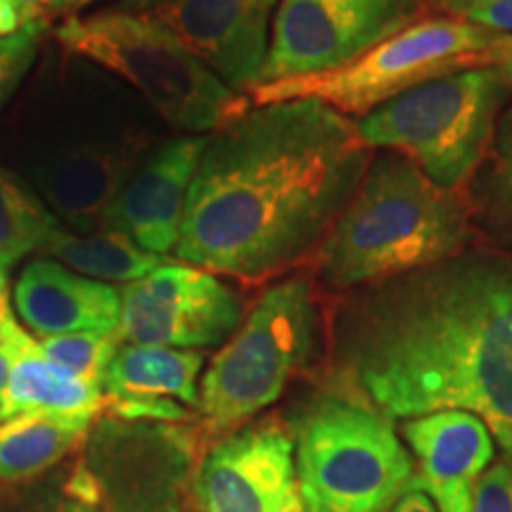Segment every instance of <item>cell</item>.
Here are the masks:
<instances>
[{
  "label": "cell",
  "instance_id": "6da1fadb",
  "mask_svg": "<svg viewBox=\"0 0 512 512\" xmlns=\"http://www.w3.org/2000/svg\"><path fill=\"white\" fill-rule=\"evenodd\" d=\"M337 368L389 420L465 411L512 458V259L465 254L349 299Z\"/></svg>",
  "mask_w": 512,
  "mask_h": 512
},
{
  "label": "cell",
  "instance_id": "7a4b0ae2",
  "mask_svg": "<svg viewBox=\"0 0 512 512\" xmlns=\"http://www.w3.org/2000/svg\"><path fill=\"white\" fill-rule=\"evenodd\" d=\"M370 164L356 121L325 102H271L211 133L174 256L238 280L273 278L316 254Z\"/></svg>",
  "mask_w": 512,
  "mask_h": 512
},
{
  "label": "cell",
  "instance_id": "3957f363",
  "mask_svg": "<svg viewBox=\"0 0 512 512\" xmlns=\"http://www.w3.org/2000/svg\"><path fill=\"white\" fill-rule=\"evenodd\" d=\"M10 119L5 169L74 233L102 230L107 209L150 157L164 124L147 102L98 64L48 55Z\"/></svg>",
  "mask_w": 512,
  "mask_h": 512
},
{
  "label": "cell",
  "instance_id": "277c9868",
  "mask_svg": "<svg viewBox=\"0 0 512 512\" xmlns=\"http://www.w3.org/2000/svg\"><path fill=\"white\" fill-rule=\"evenodd\" d=\"M470 238L465 204L394 152L366 176L316 249L320 283L368 287L460 254Z\"/></svg>",
  "mask_w": 512,
  "mask_h": 512
},
{
  "label": "cell",
  "instance_id": "5b68a950",
  "mask_svg": "<svg viewBox=\"0 0 512 512\" xmlns=\"http://www.w3.org/2000/svg\"><path fill=\"white\" fill-rule=\"evenodd\" d=\"M69 55L131 86L164 124L211 136L245 117L252 100L219 76L155 19L117 8L74 15L55 31Z\"/></svg>",
  "mask_w": 512,
  "mask_h": 512
},
{
  "label": "cell",
  "instance_id": "8992f818",
  "mask_svg": "<svg viewBox=\"0 0 512 512\" xmlns=\"http://www.w3.org/2000/svg\"><path fill=\"white\" fill-rule=\"evenodd\" d=\"M510 60L512 36L439 15L415 19L347 67L261 83L249 100L261 107L271 102L313 98L347 117L356 114L361 119L382 102L413 91L427 81L467 69L501 67Z\"/></svg>",
  "mask_w": 512,
  "mask_h": 512
},
{
  "label": "cell",
  "instance_id": "52a82bcc",
  "mask_svg": "<svg viewBox=\"0 0 512 512\" xmlns=\"http://www.w3.org/2000/svg\"><path fill=\"white\" fill-rule=\"evenodd\" d=\"M292 439L309 512H387L415 477L392 420L349 396H318Z\"/></svg>",
  "mask_w": 512,
  "mask_h": 512
},
{
  "label": "cell",
  "instance_id": "ba28073f",
  "mask_svg": "<svg viewBox=\"0 0 512 512\" xmlns=\"http://www.w3.org/2000/svg\"><path fill=\"white\" fill-rule=\"evenodd\" d=\"M510 95L498 67L467 69L382 102L356 126L368 147L394 152L456 190L482 164Z\"/></svg>",
  "mask_w": 512,
  "mask_h": 512
},
{
  "label": "cell",
  "instance_id": "9c48e42d",
  "mask_svg": "<svg viewBox=\"0 0 512 512\" xmlns=\"http://www.w3.org/2000/svg\"><path fill=\"white\" fill-rule=\"evenodd\" d=\"M316 330L309 273L268 287L204 370L197 403L204 430L233 432L273 406L311 358Z\"/></svg>",
  "mask_w": 512,
  "mask_h": 512
},
{
  "label": "cell",
  "instance_id": "30bf717a",
  "mask_svg": "<svg viewBox=\"0 0 512 512\" xmlns=\"http://www.w3.org/2000/svg\"><path fill=\"white\" fill-rule=\"evenodd\" d=\"M181 425L102 418L88 432L62 512H178L195 460Z\"/></svg>",
  "mask_w": 512,
  "mask_h": 512
},
{
  "label": "cell",
  "instance_id": "8fae6325",
  "mask_svg": "<svg viewBox=\"0 0 512 512\" xmlns=\"http://www.w3.org/2000/svg\"><path fill=\"white\" fill-rule=\"evenodd\" d=\"M422 10L425 0H278L261 83L347 67Z\"/></svg>",
  "mask_w": 512,
  "mask_h": 512
},
{
  "label": "cell",
  "instance_id": "7c38bea8",
  "mask_svg": "<svg viewBox=\"0 0 512 512\" xmlns=\"http://www.w3.org/2000/svg\"><path fill=\"white\" fill-rule=\"evenodd\" d=\"M121 290V344L200 351L226 342L242 323L238 292L190 264L157 266Z\"/></svg>",
  "mask_w": 512,
  "mask_h": 512
},
{
  "label": "cell",
  "instance_id": "4fadbf2b",
  "mask_svg": "<svg viewBox=\"0 0 512 512\" xmlns=\"http://www.w3.org/2000/svg\"><path fill=\"white\" fill-rule=\"evenodd\" d=\"M114 8L155 19L233 91L261 83L278 0H119Z\"/></svg>",
  "mask_w": 512,
  "mask_h": 512
},
{
  "label": "cell",
  "instance_id": "5bb4252c",
  "mask_svg": "<svg viewBox=\"0 0 512 512\" xmlns=\"http://www.w3.org/2000/svg\"><path fill=\"white\" fill-rule=\"evenodd\" d=\"M297 489L292 432L273 418L211 444L190 479L197 512H278Z\"/></svg>",
  "mask_w": 512,
  "mask_h": 512
},
{
  "label": "cell",
  "instance_id": "9a60e30c",
  "mask_svg": "<svg viewBox=\"0 0 512 512\" xmlns=\"http://www.w3.org/2000/svg\"><path fill=\"white\" fill-rule=\"evenodd\" d=\"M207 143L209 136L195 133L162 140L114 197L102 230L126 235L155 256L174 252L192 176Z\"/></svg>",
  "mask_w": 512,
  "mask_h": 512
},
{
  "label": "cell",
  "instance_id": "2e32d148",
  "mask_svg": "<svg viewBox=\"0 0 512 512\" xmlns=\"http://www.w3.org/2000/svg\"><path fill=\"white\" fill-rule=\"evenodd\" d=\"M403 439L418 458L415 477L439 512H472V491L494 460V434L465 411H437L403 420Z\"/></svg>",
  "mask_w": 512,
  "mask_h": 512
},
{
  "label": "cell",
  "instance_id": "e0dca14e",
  "mask_svg": "<svg viewBox=\"0 0 512 512\" xmlns=\"http://www.w3.org/2000/svg\"><path fill=\"white\" fill-rule=\"evenodd\" d=\"M12 299L24 328L41 339L119 328V287L86 278L50 259H34L19 271Z\"/></svg>",
  "mask_w": 512,
  "mask_h": 512
},
{
  "label": "cell",
  "instance_id": "ac0fdd59",
  "mask_svg": "<svg viewBox=\"0 0 512 512\" xmlns=\"http://www.w3.org/2000/svg\"><path fill=\"white\" fill-rule=\"evenodd\" d=\"M3 344L10 351L8 392H5L8 418L38 413L93 422L105 411L102 387L81 380L72 370L50 361L24 328L15 325Z\"/></svg>",
  "mask_w": 512,
  "mask_h": 512
},
{
  "label": "cell",
  "instance_id": "d6986e66",
  "mask_svg": "<svg viewBox=\"0 0 512 512\" xmlns=\"http://www.w3.org/2000/svg\"><path fill=\"white\" fill-rule=\"evenodd\" d=\"M202 366V351L119 344L102 380L105 403L178 401L197 408Z\"/></svg>",
  "mask_w": 512,
  "mask_h": 512
},
{
  "label": "cell",
  "instance_id": "ffe728a7",
  "mask_svg": "<svg viewBox=\"0 0 512 512\" xmlns=\"http://www.w3.org/2000/svg\"><path fill=\"white\" fill-rule=\"evenodd\" d=\"M91 420L22 413L0 422V479L17 482L67 458L91 432Z\"/></svg>",
  "mask_w": 512,
  "mask_h": 512
},
{
  "label": "cell",
  "instance_id": "44dd1931",
  "mask_svg": "<svg viewBox=\"0 0 512 512\" xmlns=\"http://www.w3.org/2000/svg\"><path fill=\"white\" fill-rule=\"evenodd\" d=\"M41 254L53 256L57 264L67 266L69 271L100 280V283H133L155 271L162 256H155L140 249L126 235L112 230L98 233H74L67 226H60L50 235Z\"/></svg>",
  "mask_w": 512,
  "mask_h": 512
},
{
  "label": "cell",
  "instance_id": "7402d4cb",
  "mask_svg": "<svg viewBox=\"0 0 512 512\" xmlns=\"http://www.w3.org/2000/svg\"><path fill=\"white\" fill-rule=\"evenodd\" d=\"M60 226L34 190L0 166V271L8 273L29 254H41Z\"/></svg>",
  "mask_w": 512,
  "mask_h": 512
},
{
  "label": "cell",
  "instance_id": "603a6c76",
  "mask_svg": "<svg viewBox=\"0 0 512 512\" xmlns=\"http://www.w3.org/2000/svg\"><path fill=\"white\" fill-rule=\"evenodd\" d=\"M477 169L479 214L486 228L512 247V107L498 117L494 138Z\"/></svg>",
  "mask_w": 512,
  "mask_h": 512
},
{
  "label": "cell",
  "instance_id": "cb8c5ba5",
  "mask_svg": "<svg viewBox=\"0 0 512 512\" xmlns=\"http://www.w3.org/2000/svg\"><path fill=\"white\" fill-rule=\"evenodd\" d=\"M119 344L117 332H69V335L41 339L38 347L57 366L102 387Z\"/></svg>",
  "mask_w": 512,
  "mask_h": 512
},
{
  "label": "cell",
  "instance_id": "d4e9b609",
  "mask_svg": "<svg viewBox=\"0 0 512 512\" xmlns=\"http://www.w3.org/2000/svg\"><path fill=\"white\" fill-rule=\"evenodd\" d=\"M48 27V19H27L15 34L0 38V112L29 79Z\"/></svg>",
  "mask_w": 512,
  "mask_h": 512
},
{
  "label": "cell",
  "instance_id": "484cf974",
  "mask_svg": "<svg viewBox=\"0 0 512 512\" xmlns=\"http://www.w3.org/2000/svg\"><path fill=\"white\" fill-rule=\"evenodd\" d=\"M425 8L441 17L463 19L494 34L512 36V0H425Z\"/></svg>",
  "mask_w": 512,
  "mask_h": 512
},
{
  "label": "cell",
  "instance_id": "4316f807",
  "mask_svg": "<svg viewBox=\"0 0 512 512\" xmlns=\"http://www.w3.org/2000/svg\"><path fill=\"white\" fill-rule=\"evenodd\" d=\"M472 512H512V458H501L479 475Z\"/></svg>",
  "mask_w": 512,
  "mask_h": 512
},
{
  "label": "cell",
  "instance_id": "83f0119b",
  "mask_svg": "<svg viewBox=\"0 0 512 512\" xmlns=\"http://www.w3.org/2000/svg\"><path fill=\"white\" fill-rule=\"evenodd\" d=\"M387 512H439V508L425 486L420 484V479L413 477Z\"/></svg>",
  "mask_w": 512,
  "mask_h": 512
},
{
  "label": "cell",
  "instance_id": "f1b7e54d",
  "mask_svg": "<svg viewBox=\"0 0 512 512\" xmlns=\"http://www.w3.org/2000/svg\"><path fill=\"white\" fill-rule=\"evenodd\" d=\"M17 320L12 313L10 304V287H8V273L0 271V344L5 342V337L10 335V330L15 328Z\"/></svg>",
  "mask_w": 512,
  "mask_h": 512
},
{
  "label": "cell",
  "instance_id": "f546056e",
  "mask_svg": "<svg viewBox=\"0 0 512 512\" xmlns=\"http://www.w3.org/2000/svg\"><path fill=\"white\" fill-rule=\"evenodd\" d=\"M53 3L55 0H15L22 22H27V19H48L50 22L48 15Z\"/></svg>",
  "mask_w": 512,
  "mask_h": 512
},
{
  "label": "cell",
  "instance_id": "4dcf8cb0",
  "mask_svg": "<svg viewBox=\"0 0 512 512\" xmlns=\"http://www.w3.org/2000/svg\"><path fill=\"white\" fill-rule=\"evenodd\" d=\"M19 27H22V17H19L15 0H0V38L15 34Z\"/></svg>",
  "mask_w": 512,
  "mask_h": 512
},
{
  "label": "cell",
  "instance_id": "1f68e13d",
  "mask_svg": "<svg viewBox=\"0 0 512 512\" xmlns=\"http://www.w3.org/2000/svg\"><path fill=\"white\" fill-rule=\"evenodd\" d=\"M8 373H10V351L5 344H0V422L8 420V403H5V392H8Z\"/></svg>",
  "mask_w": 512,
  "mask_h": 512
},
{
  "label": "cell",
  "instance_id": "d6a6232c",
  "mask_svg": "<svg viewBox=\"0 0 512 512\" xmlns=\"http://www.w3.org/2000/svg\"><path fill=\"white\" fill-rule=\"evenodd\" d=\"M86 3H93V0H55L53 8H50V15L48 17L60 15V12L76 10V8H81V5H86Z\"/></svg>",
  "mask_w": 512,
  "mask_h": 512
},
{
  "label": "cell",
  "instance_id": "836d02e7",
  "mask_svg": "<svg viewBox=\"0 0 512 512\" xmlns=\"http://www.w3.org/2000/svg\"><path fill=\"white\" fill-rule=\"evenodd\" d=\"M278 512H309V510H306L304 501H302V494H299V489H297V494H294L290 501H287Z\"/></svg>",
  "mask_w": 512,
  "mask_h": 512
},
{
  "label": "cell",
  "instance_id": "e575fe53",
  "mask_svg": "<svg viewBox=\"0 0 512 512\" xmlns=\"http://www.w3.org/2000/svg\"><path fill=\"white\" fill-rule=\"evenodd\" d=\"M498 72H501V76L505 79V83H508V88H510V93H512V60L501 64V67H498Z\"/></svg>",
  "mask_w": 512,
  "mask_h": 512
}]
</instances>
